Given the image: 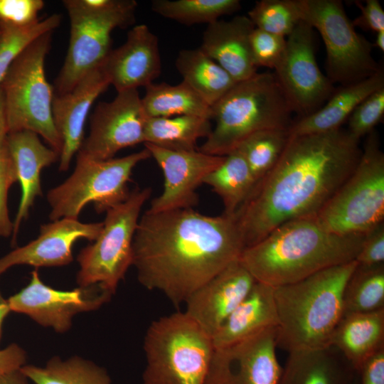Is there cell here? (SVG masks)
Wrapping results in <instances>:
<instances>
[{"instance_id":"cell-39","label":"cell","mask_w":384,"mask_h":384,"mask_svg":"<svg viewBox=\"0 0 384 384\" xmlns=\"http://www.w3.org/2000/svg\"><path fill=\"white\" fill-rule=\"evenodd\" d=\"M286 44V37L255 28L250 35V48L256 67L274 70L284 55Z\"/></svg>"},{"instance_id":"cell-20","label":"cell","mask_w":384,"mask_h":384,"mask_svg":"<svg viewBox=\"0 0 384 384\" xmlns=\"http://www.w3.org/2000/svg\"><path fill=\"white\" fill-rule=\"evenodd\" d=\"M100 67L117 92L146 87L161 70L158 37L145 24L134 26L125 42L112 49Z\"/></svg>"},{"instance_id":"cell-36","label":"cell","mask_w":384,"mask_h":384,"mask_svg":"<svg viewBox=\"0 0 384 384\" xmlns=\"http://www.w3.org/2000/svg\"><path fill=\"white\" fill-rule=\"evenodd\" d=\"M255 28L287 37L302 20L299 0H260L248 11Z\"/></svg>"},{"instance_id":"cell-17","label":"cell","mask_w":384,"mask_h":384,"mask_svg":"<svg viewBox=\"0 0 384 384\" xmlns=\"http://www.w3.org/2000/svg\"><path fill=\"white\" fill-rule=\"evenodd\" d=\"M164 175L161 193L151 203L149 212L157 213L191 208L198 203L196 189L206 176L216 169L225 156H214L198 149L172 151L145 143Z\"/></svg>"},{"instance_id":"cell-24","label":"cell","mask_w":384,"mask_h":384,"mask_svg":"<svg viewBox=\"0 0 384 384\" xmlns=\"http://www.w3.org/2000/svg\"><path fill=\"white\" fill-rule=\"evenodd\" d=\"M358 371L334 345L288 352L277 384H355Z\"/></svg>"},{"instance_id":"cell-8","label":"cell","mask_w":384,"mask_h":384,"mask_svg":"<svg viewBox=\"0 0 384 384\" xmlns=\"http://www.w3.org/2000/svg\"><path fill=\"white\" fill-rule=\"evenodd\" d=\"M52 33L41 36L24 50L9 68L0 87L4 95L9 133L33 132L60 155L62 143L52 114L54 90L45 73Z\"/></svg>"},{"instance_id":"cell-23","label":"cell","mask_w":384,"mask_h":384,"mask_svg":"<svg viewBox=\"0 0 384 384\" xmlns=\"http://www.w3.org/2000/svg\"><path fill=\"white\" fill-rule=\"evenodd\" d=\"M255 26L247 16L217 20L207 26L199 48L220 65L236 82L257 72L250 48Z\"/></svg>"},{"instance_id":"cell-4","label":"cell","mask_w":384,"mask_h":384,"mask_svg":"<svg viewBox=\"0 0 384 384\" xmlns=\"http://www.w3.org/2000/svg\"><path fill=\"white\" fill-rule=\"evenodd\" d=\"M356 265L353 260L273 287L279 319L277 348L290 352L331 344L343 314V290Z\"/></svg>"},{"instance_id":"cell-37","label":"cell","mask_w":384,"mask_h":384,"mask_svg":"<svg viewBox=\"0 0 384 384\" xmlns=\"http://www.w3.org/2000/svg\"><path fill=\"white\" fill-rule=\"evenodd\" d=\"M60 21V15L53 14L29 27L1 29L0 84L11 65L24 50L41 36L53 32Z\"/></svg>"},{"instance_id":"cell-14","label":"cell","mask_w":384,"mask_h":384,"mask_svg":"<svg viewBox=\"0 0 384 384\" xmlns=\"http://www.w3.org/2000/svg\"><path fill=\"white\" fill-rule=\"evenodd\" d=\"M146 119L137 89L117 92L112 101L97 105L90 117L89 135L78 154L107 160L121 149L144 143Z\"/></svg>"},{"instance_id":"cell-32","label":"cell","mask_w":384,"mask_h":384,"mask_svg":"<svg viewBox=\"0 0 384 384\" xmlns=\"http://www.w3.org/2000/svg\"><path fill=\"white\" fill-rule=\"evenodd\" d=\"M20 370L33 384H112L105 369L78 356L53 357L44 367L24 365Z\"/></svg>"},{"instance_id":"cell-35","label":"cell","mask_w":384,"mask_h":384,"mask_svg":"<svg viewBox=\"0 0 384 384\" xmlns=\"http://www.w3.org/2000/svg\"><path fill=\"white\" fill-rule=\"evenodd\" d=\"M289 138V128L266 129L252 134L238 146L256 183L277 162Z\"/></svg>"},{"instance_id":"cell-30","label":"cell","mask_w":384,"mask_h":384,"mask_svg":"<svg viewBox=\"0 0 384 384\" xmlns=\"http://www.w3.org/2000/svg\"><path fill=\"white\" fill-rule=\"evenodd\" d=\"M142 103L147 117L194 115L211 119V107L183 81L175 85L164 82L149 85Z\"/></svg>"},{"instance_id":"cell-46","label":"cell","mask_w":384,"mask_h":384,"mask_svg":"<svg viewBox=\"0 0 384 384\" xmlns=\"http://www.w3.org/2000/svg\"><path fill=\"white\" fill-rule=\"evenodd\" d=\"M9 134L4 95L0 87V149L6 146Z\"/></svg>"},{"instance_id":"cell-43","label":"cell","mask_w":384,"mask_h":384,"mask_svg":"<svg viewBox=\"0 0 384 384\" xmlns=\"http://www.w3.org/2000/svg\"><path fill=\"white\" fill-rule=\"evenodd\" d=\"M360 9L361 14L351 21L354 27L375 33L384 31V11L378 0H366L364 4L355 1Z\"/></svg>"},{"instance_id":"cell-40","label":"cell","mask_w":384,"mask_h":384,"mask_svg":"<svg viewBox=\"0 0 384 384\" xmlns=\"http://www.w3.org/2000/svg\"><path fill=\"white\" fill-rule=\"evenodd\" d=\"M42 0H0V29L23 28L38 23Z\"/></svg>"},{"instance_id":"cell-22","label":"cell","mask_w":384,"mask_h":384,"mask_svg":"<svg viewBox=\"0 0 384 384\" xmlns=\"http://www.w3.org/2000/svg\"><path fill=\"white\" fill-rule=\"evenodd\" d=\"M6 147L13 160L21 195L13 222L11 244H16L21 225L28 216L29 210L38 196H42L41 171L59 159V154L45 146L39 136L30 131L9 134Z\"/></svg>"},{"instance_id":"cell-31","label":"cell","mask_w":384,"mask_h":384,"mask_svg":"<svg viewBox=\"0 0 384 384\" xmlns=\"http://www.w3.org/2000/svg\"><path fill=\"white\" fill-rule=\"evenodd\" d=\"M203 183L210 186L223 201L224 213L233 215L252 191L256 181L242 154L235 149L208 174Z\"/></svg>"},{"instance_id":"cell-12","label":"cell","mask_w":384,"mask_h":384,"mask_svg":"<svg viewBox=\"0 0 384 384\" xmlns=\"http://www.w3.org/2000/svg\"><path fill=\"white\" fill-rule=\"evenodd\" d=\"M302 20L320 33L326 51V77L346 85L368 78L381 68L373 44L356 32L339 0H299Z\"/></svg>"},{"instance_id":"cell-47","label":"cell","mask_w":384,"mask_h":384,"mask_svg":"<svg viewBox=\"0 0 384 384\" xmlns=\"http://www.w3.org/2000/svg\"><path fill=\"white\" fill-rule=\"evenodd\" d=\"M0 384H31L20 369L0 377Z\"/></svg>"},{"instance_id":"cell-11","label":"cell","mask_w":384,"mask_h":384,"mask_svg":"<svg viewBox=\"0 0 384 384\" xmlns=\"http://www.w3.org/2000/svg\"><path fill=\"white\" fill-rule=\"evenodd\" d=\"M150 188H135L125 201L106 211L103 225L92 243L83 247L77 260L79 287L97 284L114 294L132 265V243L140 213Z\"/></svg>"},{"instance_id":"cell-3","label":"cell","mask_w":384,"mask_h":384,"mask_svg":"<svg viewBox=\"0 0 384 384\" xmlns=\"http://www.w3.org/2000/svg\"><path fill=\"white\" fill-rule=\"evenodd\" d=\"M366 234L341 235L326 230L316 216L297 218L245 248L239 260L256 282L284 286L355 260Z\"/></svg>"},{"instance_id":"cell-50","label":"cell","mask_w":384,"mask_h":384,"mask_svg":"<svg viewBox=\"0 0 384 384\" xmlns=\"http://www.w3.org/2000/svg\"><path fill=\"white\" fill-rule=\"evenodd\" d=\"M355 384H359V378H358V381Z\"/></svg>"},{"instance_id":"cell-2","label":"cell","mask_w":384,"mask_h":384,"mask_svg":"<svg viewBox=\"0 0 384 384\" xmlns=\"http://www.w3.org/2000/svg\"><path fill=\"white\" fill-rule=\"evenodd\" d=\"M359 140L341 128L289 135L273 168L235 213L245 248L280 225L316 216L356 166Z\"/></svg>"},{"instance_id":"cell-15","label":"cell","mask_w":384,"mask_h":384,"mask_svg":"<svg viewBox=\"0 0 384 384\" xmlns=\"http://www.w3.org/2000/svg\"><path fill=\"white\" fill-rule=\"evenodd\" d=\"M112 294L97 284L58 290L42 282L36 269L28 284L10 297L8 302L11 311L24 314L41 325L65 332L75 314L98 309Z\"/></svg>"},{"instance_id":"cell-34","label":"cell","mask_w":384,"mask_h":384,"mask_svg":"<svg viewBox=\"0 0 384 384\" xmlns=\"http://www.w3.org/2000/svg\"><path fill=\"white\" fill-rule=\"evenodd\" d=\"M240 7L238 0H154L151 5L157 14L186 26L208 25Z\"/></svg>"},{"instance_id":"cell-13","label":"cell","mask_w":384,"mask_h":384,"mask_svg":"<svg viewBox=\"0 0 384 384\" xmlns=\"http://www.w3.org/2000/svg\"><path fill=\"white\" fill-rule=\"evenodd\" d=\"M284 55L274 73L299 118L318 110L335 90L315 57L314 28L301 21L286 37Z\"/></svg>"},{"instance_id":"cell-6","label":"cell","mask_w":384,"mask_h":384,"mask_svg":"<svg viewBox=\"0 0 384 384\" xmlns=\"http://www.w3.org/2000/svg\"><path fill=\"white\" fill-rule=\"evenodd\" d=\"M143 384H206L212 337L184 311L153 321L144 339Z\"/></svg>"},{"instance_id":"cell-29","label":"cell","mask_w":384,"mask_h":384,"mask_svg":"<svg viewBox=\"0 0 384 384\" xmlns=\"http://www.w3.org/2000/svg\"><path fill=\"white\" fill-rule=\"evenodd\" d=\"M211 130L210 119L202 117H147L144 144L172 151H193L198 139L206 138Z\"/></svg>"},{"instance_id":"cell-21","label":"cell","mask_w":384,"mask_h":384,"mask_svg":"<svg viewBox=\"0 0 384 384\" xmlns=\"http://www.w3.org/2000/svg\"><path fill=\"white\" fill-rule=\"evenodd\" d=\"M110 86L101 67L83 76L69 91L54 95L53 119L62 143L59 155L60 171L68 170L84 140L86 118L95 100Z\"/></svg>"},{"instance_id":"cell-41","label":"cell","mask_w":384,"mask_h":384,"mask_svg":"<svg viewBox=\"0 0 384 384\" xmlns=\"http://www.w3.org/2000/svg\"><path fill=\"white\" fill-rule=\"evenodd\" d=\"M17 182L13 160L6 146L0 149V236L9 238L13 233L8 208V194L11 186Z\"/></svg>"},{"instance_id":"cell-9","label":"cell","mask_w":384,"mask_h":384,"mask_svg":"<svg viewBox=\"0 0 384 384\" xmlns=\"http://www.w3.org/2000/svg\"><path fill=\"white\" fill-rule=\"evenodd\" d=\"M328 231L366 234L384 220V154L375 131L368 134L353 172L316 214Z\"/></svg>"},{"instance_id":"cell-33","label":"cell","mask_w":384,"mask_h":384,"mask_svg":"<svg viewBox=\"0 0 384 384\" xmlns=\"http://www.w3.org/2000/svg\"><path fill=\"white\" fill-rule=\"evenodd\" d=\"M343 314L375 311L384 309V264H357L343 294Z\"/></svg>"},{"instance_id":"cell-27","label":"cell","mask_w":384,"mask_h":384,"mask_svg":"<svg viewBox=\"0 0 384 384\" xmlns=\"http://www.w3.org/2000/svg\"><path fill=\"white\" fill-rule=\"evenodd\" d=\"M331 344L359 371L369 358L384 348V309L343 314Z\"/></svg>"},{"instance_id":"cell-10","label":"cell","mask_w":384,"mask_h":384,"mask_svg":"<svg viewBox=\"0 0 384 384\" xmlns=\"http://www.w3.org/2000/svg\"><path fill=\"white\" fill-rule=\"evenodd\" d=\"M149 157L145 148L125 156L102 161L78 154L72 174L47 193L49 218L52 221L78 218L83 208L90 203L100 213L123 202L130 193L127 183L133 169Z\"/></svg>"},{"instance_id":"cell-18","label":"cell","mask_w":384,"mask_h":384,"mask_svg":"<svg viewBox=\"0 0 384 384\" xmlns=\"http://www.w3.org/2000/svg\"><path fill=\"white\" fill-rule=\"evenodd\" d=\"M255 283L238 259L196 290L184 303L183 311L213 337Z\"/></svg>"},{"instance_id":"cell-19","label":"cell","mask_w":384,"mask_h":384,"mask_svg":"<svg viewBox=\"0 0 384 384\" xmlns=\"http://www.w3.org/2000/svg\"><path fill=\"white\" fill-rule=\"evenodd\" d=\"M102 225V222L85 223L71 218L41 225L37 238L0 257V275L18 265L36 269L67 265L73 260V247L75 242L79 239L94 241Z\"/></svg>"},{"instance_id":"cell-28","label":"cell","mask_w":384,"mask_h":384,"mask_svg":"<svg viewBox=\"0 0 384 384\" xmlns=\"http://www.w3.org/2000/svg\"><path fill=\"white\" fill-rule=\"evenodd\" d=\"M175 65L182 81L210 107L237 82L199 48L181 50Z\"/></svg>"},{"instance_id":"cell-42","label":"cell","mask_w":384,"mask_h":384,"mask_svg":"<svg viewBox=\"0 0 384 384\" xmlns=\"http://www.w3.org/2000/svg\"><path fill=\"white\" fill-rule=\"evenodd\" d=\"M355 260L358 265L361 266L384 264L383 223L366 235Z\"/></svg>"},{"instance_id":"cell-45","label":"cell","mask_w":384,"mask_h":384,"mask_svg":"<svg viewBox=\"0 0 384 384\" xmlns=\"http://www.w3.org/2000/svg\"><path fill=\"white\" fill-rule=\"evenodd\" d=\"M26 352L16 343H11L0 350V377L19 370L25 365Z\"/></svg>"},{"instance_id":"cell-25","label":"cell","mask_w":384,"mask_h":384,"mask_svg":"<svg viewBox=\"0 0 384 384\" xmlns=\"http://www.w3.org/2000/svg\"><path fill=\"white\" fill-rule=\"evenodd\" d=\"M273 287L256 282L249 294L213 336L215 348L225 347L277 327Z\"/></svg>"},{"instance_id":"cell-26","label":"cell","mask_w":384,"mask_h":384,"mask_svg":"<svg viewBox=\"0 0 384 384\" xmlns=\"http://www.w3.org/2000/svg\"><path fill=\"white\" fill-rule=\"evenodd\" d=\"M382 87V69L368 78L341 85L318 110L293 121L289 127V135L324 133L340 129L360 102Z\"/></svg>"},{"instance_id":"cell-5","label":"cell","mask_w":384,"mask_h":384,"mask_svg":"<svg viewBox=\"0 0 384 384\" xmlns=\"http://www.w3.org/2000/svg\"><path fill=\"white\" fill-rule=\"evenodd\" d=\"M293 113L274 72L257 73L237 82L211 107L215 125L198 150L226 156L256 132L289 128Z\"/></svg>"},{"instance_id":"cell-38","label":"cell","mask_w":384,"mask_h":384,"mask_svg":"<svg viewBox=\"0 0 384 384\" xmlns=\"http://www.w3.org/2000/svg\"><path fill=\"white\" fill-rule=\"evenodd\" d=\"M384 87L365 98L354 109L348 117L349 134L360 140L374 130V127L383 117Z\"/></svg>"},{"instance_id":"cell-44","label":"cell","mask_w":384,"mask_h":384,"mask_svg":"<svg viewBox=\"0 0 384 384\" xmlns=\"http://www.w3.org/2000/svg\"><path fill=\"white\" fill-rule=\"evenodd\" d=\"M358 373L359 384H384V348L369 358Z\"/></svg>"},{"instance_id":"cell-49","label":"cell","mask_w":384,"mask_h":384,"mask_svg":"<svg viewBox=\"0 0 384 384\" xmlns=\"http://www.w3.org/2000/svg\"><path fill=\"white\" fill-rule=\"evenodd\" d=\"M372 44L373 47L379 48L383 52L384 51V31L376 33L375 42Z\"/></svg>"},{"instance_id":"cell-16","label":"cell","mask_w":384,"mask_h":384,"mask_svg":"<svg viewBox=\"0 0 384 384\" xmlns=\"http://www.w3.org/2000/svg\"><path fill=\"white\" fill-rule=\"evenodd\" d=\"M276 334L274 327L214 348L206 384H277L282 367L276 354Z\"/></svg>"},{"instance_id":"cell-51","label":"cell","mask_w":384,"mask_h":384,"mask_svg":"<svg viewBox=\"0 0 384 384\" xmlns=\"http://www.w3.org/2000/svg\"><path fill=\"white\" fill-rule=\"evenodd\" d=\"M1 29H0V37H1Z\"/></svg>"},{"instance_id":"cell-48","label":"cell","mask_w":384,"mask_h":384,"mask_svg":"<svg viewBox=\"0 0 384 384\" xmlns=\"http://www.w3.org/2000/svg\"><path fill=\"white\" fill-rule=\"evenodd\" d=\"M11 311L8 299H6L0 291V342L2 336V326L4 319Z\"/></svg>"},{"instance_id":"cell-7","label":"cell","mask_w":384,"mask_h":384,"mask_svg":"<svg viewBox=\"0 0 384 384\" xmlns=\"http://www.w3.org/2000/svg\"><path fill=\"white\" fill-rule=\"evenodd\" d=\"M70 21V39L54 95L70 90L91 70L98 68L112 49V32L134 23V0H65Z\"/></svg>"},{"instance_id":"cell-1","label":"cell","mask_w":384,"mask_h":384,"mask_svg":"<svg viewBox=\"0 0 384 384\" xmlns=\"http://www.w3.org/2000/svg\"><path fill=\"white\" fill-rule=\"evenodd\" d=\"M244 249L235 214L210 216L192 208L146 210L134 235L132 265L143 287L179 306Z\"/></svg>"}]
</instances>
